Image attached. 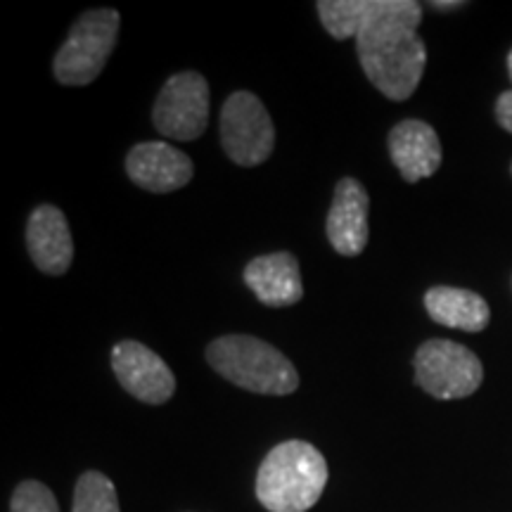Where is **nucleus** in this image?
<instances>
[{
  "label": "nucleus",
  "instance_id": "1",
  "mask_svg": "<svg viewBox=\"0 0 512 512\" xmlns=\"http://www.w3.org/2000/svg\"><path fill=\"white\" fill-rule=\"evenodd\" d=\"M422 5L415 0H373L356 34L363 74L389 100H408L427 67V46L418 36Z\"/></svg>",
  "mask_w": 512,
  "mask_h": 512
},
{
  "label": "nucleus",
  "instance_id": "2",
  "mask_svg": "<svg viewBox=\"0 0 512 512\" xmlns=\"http://www.w3.org/2000/svg\"><path fill=\"white\" fill-rule=\"evenodd\" d=\"M328 484V463L306 441H283L264 458L256 475V498L268 512H306Z\"/></svg>",
  "mask_w": 512,
  "mask_h": 512
},
{
  "label": "nucleus",
  "instance_id": "3",
  "mask_svg": "<svg viewBox=\"0 0 512 512\" xmlns=\"http://www.w3.org/2000/svg\"><path fill=\"white\" fill-rule=\"evenodd\" d=\"M209 366L228 382L254 394L287 396L297 392L299 375L292 361L259 337L226 335L207 349Z\"/></svg>",
  "mask_w": 512,
  "mask_h": 512
},
{
  "label": "nucleus",
  "instance_id": "4",
  "mask_svg": "<svg viewBox=\"0 0 512 512\" xmlns=\"http://www.w3.org/2000/svg\"><path fill=\"white\" fill-rule=\"evenodd\" d=\"M121 27L117 10H88L72 27V34L57 50L53 72L62 86H88L105 69Z\"/></svg>",
  "mask_w": 512,
  "mask_h": 512
},
{
  "label": "nucleus",
  "instance_id": "5",
  "mask_svg": "<svg viewBox=\"0 0 512 512\" xmlns=\"http://www.w3.org/2000/svg\"><path fill=\"white\" fill-rule=\"evenodd\" d=\"M415 382L441 401L465 399L484 380L482 361L463 344L451 339H430L415 351Z\"/></svg>",
  "mask_w": 512,
  "mask_h": 512
},
{
  "label": "nucleus",
  "instance_id": "6",
  "mask_svg": "<svg viewBox=\"0 0 512 512\" xmlns=\"http://www.w3.org/2000/svg\"><path fill=\"white\" fill-rule=\"evenodd\" d=\"M221 143L240 166H259L275 147V126L264 102L249 91H238L221 110Z\"/></svg>",
  "mask_w": 512,
  "mask_h": 512
},
{
  "label": "nucleus",
  "instance_id": "7",
  "mask_svg": "<svg viewBox=\"0 0 512 512\" xmlns=\"http://www.w3.org/2000/svg\"><path fill=\"white\" fill-rule=\"evenodd\" d=\"M155 128L174 140H195L209 124V83L197 72L174 74L157 95Z\"/></svg>",
  "mask_w": 512,
  "mask_h": 512
},
{
  "label": "nucleus",
  "instance_id": "8",
  "mask_svg": "<svg viewBox=\"0 0 512 512\" xmlns=\"http://www.w3.org/2000/svg\"><path fill=\"white\" fill-rule=\"evenodd\" d=\"M112 368L121 387L150 406H162L176 392V377L162 356L133 339H124L112 349Z\"/></svg>",
  "mask_w": 512,
  "mask_h": 512
},
{
  "label": "nucleus",
  "instance_id": "9",
  "mask_svg": "<svg viewBox=\"0 0 512 512\" xmlns=\"http://www.w3.org/2000/svg\"><path fill=\"white\" fill-rule=\"evenodd\" d=\"M192 159L169 143H140L128 152L126 174L138 188L150 192H174L190 183Z\"/></svg>",
  "mask_w": 512,
  "mask_h": 512
},
{
  "label": "nucleus",
  "instance_id": "10",
  "mask_svg": "<svg viewBox=\"0 0 512 512\" xmlns=\"http://www.w3.org/2000/svg\"><path fill=\"white\" fill-rule=\"evenodd\" d=\"M370 197L356 178H342L328 214V240L342 256H358L368 245Z\"/></svg>",
  "mask_w": 512,
  "mask_h": 512
},
{
  "label": "nucleus",
  "instance_id": "11",
  "mask_svg": "<svg viewBox=\"0 0 512 512\" xmlns=\"http://www.w3.org/2000/svg\"><path fill=\"white\" fill-rule=\"evenodd\" d=\"M389 155L403 181L418 183L437 174L441 166V143L437 131L420 119H406L389 133Z\"/></svg>",
  "mask_w": 512,
  "mask_h": 512
},
{
  "label": "nucleus",
  "instance_id": "12",
  "mask_svg": "<svg viewBox=\"0 0 512 512\" xmlns=\"http://www.w3.org/2000/svg\"><path fill=\"white\" fill-rule=\"evenodd\" d=\"M27 247L34 264L48 275L69 271L74 259V242L69 223L53 204H41L29 216Z\"/></svg>",
  "mask_w": 512,
  "mask_h": 512
},
{
  "label": "nucleus",
  "instance_id": "13",
  "mask_svg": "<svg viewBox=\"0 0 512 512\" xmlns=\"http://www.w3.org/2000/svg\"><path fill=\"white\" fill-rule=\"evenodd\" d=\"M245 283L261 304L283 309L302 299V275L299 264L290 252L256 256L245 268Z\"/></svg>",
  "mask_w": 512,
  "mask_h": 512
},
{
  "label": "nucleus",
  "instance_id": "14",
  "mask_svg": "<svg viewBox=\"0 0 512 512\" xmlns=\"http://www.w3.org/2000/svg\"><path fill=\"white\" fill-rule=\"evenodd\" d=\"M425 309L434 323L463 332H482L491 320L489 304L477 292L460 287H432L425 294Z\"/></svg>",
  "mask_w": 512,
  "mask_h": 512
},
{
  "label": "nucleus",
  "instance_id": "15",
  "mask_svg": "<svg viewBox=\"0 0 512 512\" xmlns=\"http://www.w3.org/2000/svg\"><path fill=\"white\" fill-rule=\"evenodd\" d=\"M373 0H318L316 8L325 31L332 38H351L358 34L363 19L368 17Z\"/></svg>",
  "mask_w": 512,
  "mask_h": 512
},
{
  "label": "nucleus",
  "instance_id": "16",
  "mask_svg": "<svg viewBox=\"0 0 512 512\" xmlns=\"http://www.w3.org/2000/svg\"><path fill=\"white\" fill-rule=\"evenodd\" d=\"M72 512H121L112 479L98 470L83 472L74 489Z\"/></svg>",
  "mask_w": 512,
  "mask_h": 512
},
{
  "label": "nucleus",
  "instance_id": "17",
  "mask_svg": "<svg viewBox=\"0 0 512 512\" xmlns=\"http://www.w3.org/2000/svg\"><path fill=\"white\" fill-rule=\"evenodd\" d=\"M10 510L12 512H60V505H57L55 494L46 484L29 479V482H22L15 489Z\"/></svg>",
  "mask_w": 512,
  "mask_h": 512
},
{
  "label": "nucleus",
  "instance_id": "18",
  "mask_svg": "<svg viewBox=\"0 0 512 512\" xmlns=\"http://www.w3.org/2000/svg\"><path fill=\"white\" fill-rule=\"evenodd\" d=\"M496 117L505 131L512 133V91H505L496 100Z\"/></svg>",
  "mask_w": 512,
  "mask_h": 512
},
{
  "label": "nucleus",
  "instance_id": "19",
  "mask_svg": "<svg viewBox=\"0 0 512 512\" xmlns=\"http://www.w3.org/2000/svg\"><path fill=\"white\" fill-rule=\"evenodd\" d=\"M465 3H430V8H434V10H453V8H463Z\"/></svg>",
  "mask_w": 512,
  "mask_h": 512
},
{
  "label": "nucleus",
  "instance_id": "20",
  "mask_svg": "<svg viewBox=\"0 0 512 512\" xmlns=\"http://www.w3.org/2000/svg\"><path fill=\"white\" fill-rule=\"evenodd\" d=\"M508 74H510V81H512V50H510V55H508Z\"/></svg>",
  "mask_w": 512,
  "mask_h": 512
}]
</instances>
